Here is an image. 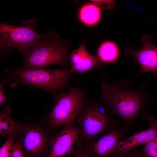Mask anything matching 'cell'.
I'll return each instance as SVG.
<instances>
[{"label": "cell", "instance_id": "6", "mask_svg": "<svg viewBox=\"0 0 157 157\" xmlns=\"http://www.w3.org/2000/svg\"><path fill=\"white\" fill-rule=\"evenodd\" d=\"M36 23V20L34 18L23 21L21 26L1 23V52L8 54L11 48H14L25 56L40 35L34 30Z\"/></svg>", "mask_w": 157, "mask_h": 157}, {"label": "cell", "instance_id": "4", "mask_svg": "<svg viewBox=\"0 0 157 157\" xmlns=\"http://www.w3.org/2000/svg\"><path fill=\"white\" fill-rule=\"evenodd\" d=\"M7 69L11 74V79L15 81L11 84L12 87L19 84H28L47 90L55 97L58 92L71 88L69 79L73 74L69 69Z\"/></svg>", "mask_w": 157, "mask_h": 157}, {"label": "cell", "instance_id": "11", "mask_svg": "<svg viewBox=\"0 0 157 157\" xmlns=\"http://www.w3.org/2000/svg\"><path fill=\"white\" fill-rule=\"evenodd\" d=\"M142 115L150 124L149 127L138 133H135L126 139L120 141L118 146L120 152L130 151L137 146L145 145L157 137V119L146 110Z\"/></svg>", "mask_w": 157, "mask_h": 157}, {"label": "cell", "instance_id": "10", "mask_svg": "<svg viewBox=\"0 0 157 157\" xmlns=\"http://www.w3.org/2000/svg\"><path fill=\"white\" fill-rule=\"evenodd\" d=\"M79 127L73 124L64 126L51 140L49 157H64L67 154L73 155L74 147L80 139Z\"/></svg>", "mask_w": 157, "mask_h": 157}, {"label": "cell", "instance_id": "7", "mask_svg": "<svg viewBox=\"0 0 157 157\" xmlns=\"http://www.w3.org/2000/svg\"><path fill=\"white\" fill-rule=\"evenodd\" d=\"M52 130L43 121L24 124L19 137L26 157H49L51 143L54 136Z\"/></svg>", "mask_w": 157, "mask_h": 157}, {"label": "cell", "instance_id": "9", "mask_svg": "<svg viewBox=\"0 0 157 157\" xmlns=\"http://www.w3.org/2000/svg\"><path fill=\"white\" fill-rule=\"evenodd\" d=\"M152 38L149 35L144 36L141 40L142 47L138 50L127 48L125 50L124 55L126 57L133 56V61L139 63L141 67L139 72L132 78L123 81L126 87L135 77L143 73L152 72L157 75V46L152 43Z\"/></svg>", "mask_w": 157, "mask_h": 157}, {"label": "cell", "instance_id": "17", "mask_svg": "<svg viewBox=\"0 0 157 157\" xmlns=\"http://www.w3.org/2000/svg\"><path fill=\"white\" fill-rule=\"evenodd\" d=\"M16 136H9L0 149V157H10Z\"/></svg>", "mask_w": 157, "mask_h": 157}, {"label": "cell", "instance_id": "18", "mask_svg": "<svg viewBox=\"0 0 157 157\" xmlns=\"http://www.w3.org/2000/svg\"><path fill=\"white\" fill-rule=\"evenodd\" d=\"M10 157H26L19 141L15 142Z\"/></svg>", "mask_w": 157, "mask_h": 157}, {"label": "cell", "instance_id": "21", "mask_svg": "<svg viewBox=\"0 0 157 157\" xmlns=\"http://www.w3.org/2000/svg\"><path fill=\"white\" fill-rule=\"evenodd\" d=\"M76 149L74 150L73 155L75 157H89L83 151L81 143V139H79L76 143Z\"/></svg>", "mask_w": 157, "mask_h": 157}, {"label": "cell", "instance_id": "12", "mask_svg": "<svg viewBox=\"0 0 157 157\" xmlns=\"http://www.w3.org/2000/svg\"><path fill=\"white\" fill-rule=\"evenodd\" d=\"M70 70L73 74L77 72L83 74L93 68H102L103 63L96 56L89 54L84 42L69 55Z\"/></svg>", "mask_w": 157, "mask_h": 157}, {"label": "cell", "instance_id": "5", "mask_svg": "<svg viewBox=\"0 0 157 157\" xmlns=\"http://www.w3.org/2000/svg\"><path fill=\"white\" fill-rule=\"evenodd\" d=\"M86 90L74 87L67 92H61L50 113L43 119L51 129L73 124L86 101Z\"/></svg>", "mask_w": 157, "mask_h": 157}, {"label": "cell", "instance_id": "22", "mask_svg": "<svg viewBox=\"0 0 157 157\" xmlns=\"http://www.w3.org/2000/svg\"><path fill=\"white\" fill-rule=\"evenodd\" d=\"M11 78L3 80L0 85V105L1 106L2 104L5 101L8 100L4 94V85L8 81L11 79Z\"/></svg>", "mask_w": 157, "mask_h": 157}, {"label": "cell", "instance_id": "14", "mask_svg": "<svg viewBox=\"0 0 157 157\" xmlns=\"http://www.w3.org/2000/svg\"><path fill=\"white\" fill-rule=\"evenodd\" d=\"M97 53V56L102 63H111L117 60L119 52L117 47L114 43L106 41L99 47Z\"/></svg>", "mask_w": 157, "mask_h": 157}, {"label": "cell", "instance_id": "20", "mask_svg": "<svg viewBox=\"0 0 157 157\" xmlns=\"http://www.w3.org/2000/svg\"><path fill=\"white\" fill-rule=\"evenodd\" d=\"M117 157H144L142 151L135 148L132 150L122 152Z\"/></svg>", "mask_w": 157, "mask_h": 157}, {"label": "cell", "instance_id": "23", "mask_svg": "<svg viewBox=\"0 0 157 157\" xmlns=\"http://www.w3.org/2000/svg\"><path fill=\"white\" fill-rule=\"evenodd\" d=\"M72 155H68V156H67V157H72Z\"/></svg>", "mask_w": 157, "mask_h": 157}, {"label": "cell", "instance_id": "1", "mask_svg": "<svg viewBox=\"0 0 157 157\" xmlns=\"http://www.w3.org/2000/svg\"><path fill=\"white\" fill-rule=\"evenodd\" d=\"M100 85L102 90L100 100L114 115L120 117L125 126L129 128L146 110L147 105L153 102V99L145 93L144 83L140 88L132 90L126 88L123 81L110 84L104 78Z\"/></svg>", "mask_w": 157, "mask_h": 157}, {"label": "cell", "instance_id": "13", "mask_svg": "<svg viewBox=\"0 0 157 157\" xmlns=\"http://www.w3.org/2000/svg\"><path fill=\"white\" fill-rule=\"evenodd\" d=\"M11 108L7 106L0 114V135L19 137L24 128V124L14 120L11 115Z\"/></svg>", "mask_w": 157, "mask_h": 157}, {"label": "cell", "instance_id": "16", "mask_svg": "<svg viewBox=\"0 0 157 157\" xmlns=\"http://www.w3.org/2000/svg\"><path fill=\"white\" fill-rule=\"evenodd\" d=\"M144 145L142 151L144 157H157V137Z\"/></svg>", "mask_w": 157, "mask_h": 157}, {"label": "cell", "instance_id": "19", "mask_svg": "<svg viewBox=\"0 0 157 157\" xmlns=\"http://www.w3.org/2000/svg\"><path fill=\"white\" fill-rule=\"evenodd\" d=\"M99 8L101 9H111L114 6V1L110 0H90Z\"/></svg>", "mask_w": 157, "mask_h": 157}, {"label": "cell", "instance_id": "8", "mask_svg": "<svg viewBox=\"0 0 157 157\" xmlns=\"http://www.w3.org/2000/svg\"><path fill=\"white\" fill-rule=\"evenodd\" d=\"M128 130L125 126L122 130L118 128L113 129L95 141H84L81 145L82 149L89 157L118 156L122 153L118 149L120 140Z\"/></svg>", "mask_w": 157, "mask_h": 157}, {"label": "cell", "instance_id": "2", "mask_svg": "<svg viewBox=\"0 0 157 157\" xmlns=\"http://www.w3.org/2000/svg\"><path fill=\"white\" fill-rule=\"evenodd\" d=\"M69 49L68 41H61L58 34L50 31L40 34L19 69L42 68L53 64L66 67L70 64Z\"/></svg>", "mask_w": 157, "mask_h": 157}, {"label": "cell", "instance_id": "3", "mask_svg": "<svg viewBox=\"0 0 157 157\" xmlns=\"http://www.w3.org/2000/svg\"><path fill=\"white\" fill-rule=\"evenodd\" d=\"M115 116L100 100L86 98L85 105L76 120L84 141H93L100 133L118 128Z\"/></svg>", "mask_w": 157, "mask_h": 157}, {"label": "cell", "instance_id": "15", "mask_svg": "<svg viewBox=\"0 0 157 157\" xmlns=\"http://www.w3.org/2000/svg\"><path fill=\"white\" fill-rule=\"evenodd\" d=\"M101 10L93 3L87 4L81 8L79 17L81 21L84 24L92 25L96 24L100 17Z\"/></svg>", "mask_w": 157, "mask_h": 157}]
</instances>
